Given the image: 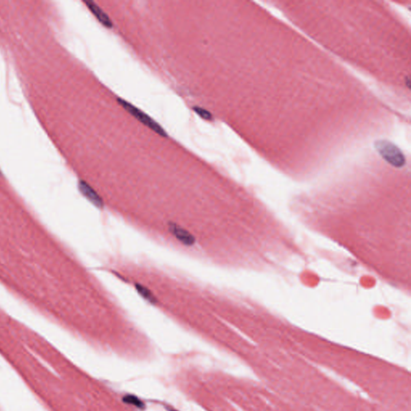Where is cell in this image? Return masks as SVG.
<instances>
[{
	"label": "cell",
	"mask_w": 411,
	"mask_h": 411,
	"mask_svg": "<svg viewBox=\"0 0 411 411\" xmlns=\"http://www.w3.org/2000/svg\"><path fill=\"white\" fill-rule=\"evenodd\" d=\"M378 153L394 167H402L406 163L402 151L395 144L387 140H379L374 144Z\"/></svg>",
	"instance_id": "1"
},
{
	"label": "cell",
	"mask_w": 411,
	"mask_h": 411,
	"mask_svg": "<svg viewBox=\"0 0 411 411\" xmlns=\"http://www.w3.org/2000/svg\"><path fill=\"white\" fill-rule=\"evenodd\" d=\"M118 101L121 106H122L123 108H125V110L128 111L129 113H131L132 115L135 117L141 123H143L144 125H146V126H148L149 128L153 129V131L156 132L157 134H160L161 136H167V132L165 131L164 129L161 125H158L155 121L150 118L146 113L142 112L141 109L136 108L135 106H133V105L129 103L128 101L123 100V99L118 98Z\"/></svg>",
	"instance_id": "2"
},
{
	"label": "cell",
	"mask_w": 411,
	"mask_h": 411,
	"mask_svg": "<svg viewBox=\"0 0 411 411\" xmlns=\"http://www.w3.org/2000/svg\"><path fill=\"white\" fill-rule=\"evenodd\" d=\"M85 3L87 6L88 8L92 12V14L94 15L96 19H98L99 21L101 22L104 26L108 28V29H111L113 27V24H112V21L109 19V17L95 2L89 1V2H85Z\"/></svg>",
	"instance_id": "3"
},
{
	"label": "cell",
	"mask_w": 411,
	"mask_h": 411,
	"mask_svg": "<svg viewBox=\"0 0 411 411\" xmlns=\"http://www.w3.org/2000/svg\"><path fill=\"white\" fill-rule=\"evenodd\" d=\"M195 112L198 114L201 118H203L205 120H212V115L208 111L206 110L204 108H198V107H194Z\"/></svg>",
	"instance_id": "4"
}]
</instances>
